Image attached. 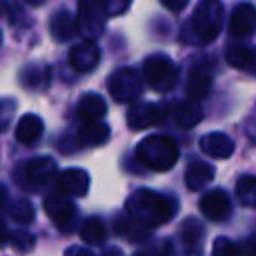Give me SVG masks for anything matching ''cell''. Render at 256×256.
Returning <instances> with one entry per match:
<instances>
[{
  "instance_id": "obj_13",
  "label": "cell",
  "mask_w": 256,
  "mask_h": 256,
  "mask_svg": "<svg viewBox=\"0 0 256 256\" xmlns=\"http://www.w3.org/2000/svg\"><path fill=\"white\" fill-rule=\"evenodd\" d=\"M210 86H212V74L210 70L204 66V64H196L190 74H188V80H186V94L192 102H198L202 98L208 96L210 92Z\"/></svg>"
},
{
  "instance_id": "obj_6",
  "label": "cell",
  "mask_w": 256,
  "mask_h": 256,
  "mask_svg": "<svg viewBox=\"0 0 256 256\" xmlns=\"http://www.w3.org/2000/svg\"><path fill=\"white\" fill-rule=\"evenodd\" d=\"M44 212L48 214V218L58 226V230L62 232H72L74 230V222H76V206L72 204V200L68 196H64L62 192H52L46 200H44Z\"/></svg>"
},
{
  "instance_id": "obj_21",
  "label": "cell",
  "mask_w": 256,
  "mask_h": 256,
  "mask_svg": "<svg viewBox=\"0 0 256 256\" xmlns=\"http://www.w3.org/2000/svg\"><path fill=\"white\" fill-rule=\"evenodd\" d=\"M80 236H82V240H84L86 244H90V246H100V244H104V240H106V226H104L102 218H98V216L86 218V220L82 222V226H80Z\"/></svg>"
},
{
  "instance_id": "obj_33",
  "label": "cell",
  "mask_w": 256,
  "mask_h": 256,
  "mask_svg": "<svg viewBox=\"0 0 256 256\" xmlns=\"http://www.w3.org/2000/svg\"><path fill=\"white\" fill-rule=\"evenodd\" d=\"M64 256H94L90 250L86 248H80V246H70L64 250Z\"/></svg>"
},
{
  "instance_id": "obj_40",
  "label": "cell",
  "mask_w": 256,
  "mask_h": 256,
  "mask_svg": "<svg viewBox=\"0 0 256 256\" xmlns=\"http://www.w3.org/2000/svg\"><path fill=\"white\" fill-rule=\"evenodd\" d=\"M250 252H252V256H256V244H252V248H250Z\"/></svg>"
},
{
  "instance_id": "obj_29",
  "label": "cell",
  "mask_w": 256,
  "mask_h": 256,
  "mask_svg": "<svg viewBox=\"0 0 256 256\" xmlns=\"http://www.w3.org/2000/svg\"><path fill=\"white\" fill-rule=\"evenodd\" d=\"M16 112V102L12 98H0V132H4L14 118Z\"/></svg>"
},
{
  "instance_id": "obj_5",
  "label": "cell",
  "mask_w": 256,
  "mask_h": 256,
  "mask_svg": "<svg viewBox=\"0 0 256 256\" xmlns=\"http://www.w3.org/2000/svg\"><path fill=\"white\" fill-rule=\"evenodd\" d=\"M142 90H144L142 78L132 68H118L108 78V92L118 104H128L138 100Z\"/></svg>"
},
{
  "instance_id": "obj_9",
  "label": "cell",
  "mask_w": 256,
  "mask_h": 256,
  "mask_svg": "<svg viewBox=\"0 0 256 256\" xmlns=\"http://www.w3.org/2000/svg\"><path fill=\"white\" fill-rule=\"evenodd\" d=\"M254 28H256V8L248 2L238 4L230 16V24H228L230 36L236 40H244L254 32Z\"/></svg>"
},
{
  "instance_id": "obj_3",
  "label": "cell",
  "mask_w": 256,
  "mask_h": 256,
  "mask_svg": "<svg viewBox=\"0 0 256 256\" xmlns=\"http://www.w3.org/2000/svg\"><path fill=\"white\" fill-rule=\"evenodd\" d=\"M180 156L178 144L166 134H150L136 146V158L154 172L170 170Z\"/></svg>"
},
{
  "instance_id": "obj_24",
  "label": "cell",
  "mask_w": 256,
  "mask_h": 256,
  "mask_svg": "<svg viewBox=\"0 0 256 256\" xmlns=\"http://www.w3.org/2000/svg\"><path fill=\"white\" fill-rule=\"evenodd\" d=\"M236 198L246 208H256V176H242L236 182Z\"/></svg>"
},
{
  "instance_id": "obj_4",
  "label": "cell",
  "mask_w": 256,
  "mask_h": 256,
  "mask_svg": "<svg viewBox=\"0 0 256 256\" xmlns=\"http://www.w3.org/2000/svg\"><path fill=\"white\" fill-rule=\"evenodd\" d=\"M142 72H144V80L146 84L156 90V92H168L174 88L176 80H178V68L176 64L164 56V54H152L144 60L142 64Z\"/></svg>"
},
{
  "instance_id": "obj_2",
  "label": "cell",
  "mask_w": 256,
  "mask_h": 256,
  "mask_svg": "<svg viewBox=\"0 0 256 256\" xmlns=\"http://www.w3.org/2000/svg\"><path fill=\"white\" fill-rule=\"evenodd\" d=\"M222 28V4L216 0L200 2L182 30V40L188 44H208Z\"/></svg>"
},
{
  "instance_id": "obj_31",
  "label": "cell",
  "mask_w": 256,
  "mask_h": 256,
  "mask_svg": "<svg viewBox=\"0 0 256 256\" xmlns=\"http://www.w3.org/2000/svg\"><path fill=\"white\" fill-rule=\"evenodd\" d=\"M98 6H100V10L104 12V16L108 18V16H118V14H122L124 10H128L130 2H118V4H114V2H98Z\"/></svg>"
},
{
  "instance_id": "obj_1",
  "label": "cell",
  "mask_w": 256,
  "mask_h": 256,
  "mask_svg": "<svg viewBox=\"0 0 256 256\" xmlns=\"http://www.w3.org/2000/svg\"><path fill=\"white\" fill-rule=\"evenodd\" d=\"M126 214L140 228H158L174 218L176 202L152 190H136L126 200Z\"/></svg>"
},
{
  "instance_id": "obj_17",
  "label": "cell",
  "mask_w": 256,
  "mask_h": 256,
  "mask_svg": "<svg viewBox=\"0 0 256 256\" xmlns=\"http://www.w3.org/2000/svg\"><path fill=\"white\" fill-rule=\"evenodd\" d=\"M44 132V122L40 116L36 114H24L20 116V120L16 122V128H14V138L20 142V144H34L40 140Z\"/></svg>"
},
{
  "instance_id": "obj_34",
  "label": "cell",
  "mask_w": 256,
  "mask_h": 256,
  "mask_svg": "<svg viewBox=\"0 0 256 256\" xmlns=\"http://www.w3.org/2000/svg\"><path fill=\"white\" fill-rule=\"evenodd\" d=\"M246 132H248L250 138L256 142V108L252 110V116H250V120H248V128H246Z\"/></svg>"
},
{
  "instance_id": "obj_20",
  "label": "cell",
  "mask_w": 256,
  "mask_h": 256,
  "mask_svg": "<svg viewBox=\"0 0 256 256\" xmlns=\"http://www.w3.org/2000/svg\"><path fill=\"white\" fill-rule=\"evenodd\" d=\"M212 178H214V168H212L208 162H202V160L190 162L188 168H186V176H184L188 190H200V188H204Z\"/></svg>"
},
{
  "instance_id": "obj_16",
  "label": "cell",
  "mask_w": 256,
  "mask_h": 256,
  "mask_svg": "<svg viewBox=\"0 0 256 256\" xmlns=\"http://www.w3.org/2000/svg\"><path fill=\"white\" fill-rule=\"evenodd\" d=\"M200 150L210 156V158H218V160H224V158H230L232 152H234V142L222 134V132H210L206 136L200 138Z\"/></svg>"
},
{
  "instance_id": "obj_18",
  "label": "cell",
  "mask_w": 256,
  "mask_h": 256,
  "mask_svg": "<svg viewBox=\"0 0 256 256\" xmlns=\"http://www.w3.org/2000/svg\"><path fill=\"white\" fill-rule=\"evenodd\" d=\"M76 32H78L76 20L66 8L56 10L50 16V34H52V38L56 42H68Z\"/></svg>"
},
{
  "instance_id": "obj_36",
  "label": "cell",
  "mask_w": 256,
  "mask_h": 256,
  "mask_svg": "<svg viewBox=\"0 0 256 256\" xmlns=\"http://www.w3.org/2000/svg\"><path fill=\"white\" fill-rule=\"evenodd\" d=\"M102 256H124V252H122L120 248L112 246V248H106V250L102 252Z\"/></svg>"
},
{
  "instance_id": "obj_38",
  "label": "cell",
  "mask_w": 256,
  "mask_h": 256,
  "mask_svg": "<svg viewBox=\"0 0 256 256\" xmlns=\"http://www.w3.org/2000/svg\"><path fill=\"white\" fill-rule=\"evenodd\" d=\"M4 12H6V6H4V4H0V16H4Z\"/></svg>"
},
{
  "instance_id": "obj_11",
  "label": "cell",
  "mask_w": 256,
  "mask_h": 256,
  "mask_svg": "<svg viewBox=\"0 0 256 256\" xmlns=\"http://www.w3.org/2000/svg\"><path fill=\"white\" fill-rule=\"evenodd\" d=\"M58 192L64 196H86L90 188V176L82 168H66L56 178Z\"/></svg>"
},
{
  "instance_id": "obj_19",
  "label": "cell",
  "mask_w": 256,
  "mask_h": 256,
  "mask_svg": "<svg viewBox=\"0 0 256 256\" xmlns=\"http://www.w3.org/2000/svg\"><path fill=\"white\" fill-rule=\"evenodd\" d=\"M110 138V128L104 122H92V124H84L78 132V144L84 148H94V146H102L104 142H108Z\"/></svg>"
},
{
  "instance_id": "obj_12",
  "label": "cell",
  "mask_w": 256,
  "mask_h": 256,
  "mask_svg": "<svg viewBox=\"0 0 256 256\" xmlns=\"http://www.w3.org/2000/svg\"><path fill=\"white\" fill-rule=\"evenodd\" d=\"M200 212L208 220H224L230 214V198L222 190H210L200 198Z\"/></svg>"
},
{
  "instance_id": "obj_14",
  "label": "cell",
  "mask_w": 256,
  "mask_h": 256,
  "mask_svg": "<svg viewBox=\"0 0 256 256\" xmlns=\"http://www.w3.org/2000/svg\"><path fill=\"white\" fill-rule=\"evenodd\" d=\"M56 174H58V166L50 156H36L26 164V178L32 184L44 186L54 178H58Z\"/></svg>"
},
{
  "instance_id": "obj_10",
  "label": "cell",
  "mask_w": 256,
  "mask_h": 256,
  "mask_svg": "<svg viewBox=\"0 0 256 256\" xmlns=\"http://www.w3.org/2000/svg\"><path fill=\"white\" fill-rule=\"evenodd\" d=\"M68 62L70 66L80 72V74H86V72H92L98 62H100V48L94 44V42H80V44H74L68 52Z\"/></svg>"
},
{
  "instance_id": "obj_26",
  "label": "cell",
  "mask_w": 256,
  "mask_h": 256,
  "mask_svg": "<svg viewBox=\"0 0 256 256\" xmlns=\"http://www.w3.org/2000/svg\"><path fill=\"white\" fill-rule=\"evenodd\" d=\"M46 76H50V70L40 66H26L20 72V82L26 88H40L42 84H46Z\"/></svg>"
},
{
  "instance_id": "obj_22",
  "label": "cell",
  "mask_w": 256,
  "mask_h": 256,
  "mask_svg": "<svg viewBox=\"0 0 256 256\" xmlns=\"http://www.w3.org/2000/svg\"><path fill=\"white\" fill-rule=\"evenodd\" d=\"M226 62L236 70H248L256 62V52L248 46L236 44V46L226 48Z\"/></svg>"
},
{
  "instance_id": "obj_39",
  "label": "cell",
  "mask_w": 256,
  "mask_h": 256,
  "mask_svg": "<svg viewBox=\"0 0 256 256\" xmlns=\"http://www.w3.org/2000/svg\"><path fill=\"white\" fill-rule=\"evenodd\" d=\"M134 256H150V254H148V252H136Z\"/></svg>"
},
{
  "instance_id": "obj_25",
  "label": "cell",
  "mask_w": 256,
  "mask_h": 256,
  "mask_svg": "<svg viewBox=\"0 0 256 256\" xmlns=\"http://www.w3.org/2000/svg\"><path fill=\"white\" fill-rule=\"evenodd\" d=\"M204 236V228L196 218H188L182 224V242L186 248H196Z\"/></svg>"
},
{
  "instance_id": "obj_23",
  "label": "cell",
  "mask_w": 256,
  "mask_h": 256,
  "mask_svg": "<svg viewBox=\"0 0 256 256\" xmlns=\"http://www.w3.org/2000/svg\"><path fill=\"white\" fill-rule=\"evenodd\" d=\"M202 120V110L196 102L188 100V102H180L174 110V122L180 128H192Z\"/></svg>"
},
{
  "instance_id": "obj_41",
  "label": "cell",
  "mask_w": 256,
  "mask_h": 256,
  "mask_svg": "<svg viewBox=\"0 0 256 256\" xmlns=\"http://www.w3.org/2000/svg\"><path fill=\"white\" fill-rule=\"evenodd\" d=\"M0 44H2V34H0Z\"/></svg>"
},
{
  "instance_id": "obj_27",
  "label": "cell",
  "mask_w": 256,
  "mask_h": 256,
  "mask_svg": "<svg viewBox=\"0 0 256 256\" xmlns=\"http://www.w3.org/2000/svg\"><path fill=\"white\" fill-rule=\"evenodd\" d=\"M8 214H10V218H12L14 222H18V224H28V222L34 220V208H32V204H30L26 198L14 200L12 206L8 208Z\"/></svg>"
},
{
  "instance_id": "obj_28",
  "label": "cell",
  "mask_w": 256,
  "mask_h": 256,
  "mask_svg": "<svg viewBox=\"0 0 256 256\" xmlns=\"http://www.w3.org/2000/svg\"><path fill=\"white\" fill-rule=\"evenodd\" d=\"M10 244L14 246V250L26 254L34 246V236L30 232H26V230H16V232L10 234Z\"/></svg>"
},
{
  "instance_id": "obj_32",
  "label": "cell",
  "mask_w": 256,
  "mask_h": 256,
  "mask_svg": "<svg viewBox=\"0 0 256 256\" xmlns=\"http://www.w3.org/2000/svg\"><path fill=\"white\" fill-rule=\"evenodd\" d=\"M186 0H178V2H172V0H162V6L164 8H168V10H172V12H180V10H184L186 8Z\"/></svg>"
},
{
  "instance_id": "obj_37",
  "label": "cell",
  "mask_w": 256,
  "mask_h": 256,
  "mask_svg": "<svg viewBox=\"0 0 256 256\" xmlns=\"http://www.w3.org/2000/svg\"><path fill=\"white\" fill-rule=\"evenodd\" d=\"M6 198H8V190H6V186H4V184H0V208L4 206Z\"/></svg>"
},
{
  "instance_id": "obj_7",
  "label": "cell",
  "mask_w": 256,
  "mask_h": 256,
  "mask_svg": "<svg viewBox=\"0 0 256 256\" xmlns=\"http://www.w3.org/2000/svg\"><path fill=\"white\" fill-rule=\"evenodd\" d=\"M104 26H106V16L98 4H90V2L78 4L76 28L84 38V42H94L96 38H100L104 32Z\"/></svg>"
},
{
  "instance_id": "obj_30",
  "label": "cell",
  "mask_w": 256,
  "mask_h": 256,
  "mask_svg": "<svg viewBox=\"0 0 256 256\" xmlns=\"http://www.w3.org/2000/svg\"><path fill=\"white\" fill-rule=\"evenodd\" d=\"M212 256H242L240 248L232 244L228 238H216L212 246Z\"/></svg>"
},
{
  "instance_id": "obj_8",
  "label": "cell",
  "mask_w": 256,
  "mask_h": 256,
  "mask_svg": "<svg viewBox=\"0 0 256 256\" xmlns=\"http://www.w3.org/2000/svg\"><path fill=\"white\" fill-rule=\"evenodd\" d=\"M166 118V112L162 106L158 104H152V102H140V104H134L130 110H128V126L132 130H144V128H150V126H158L162 124Z\"/></svg>"
},
{
  "instance_id": "obj_35",
  "label": "cell",
  "mask_w": 256,
  "mask_h": 256,
  "mask_svg": "<svg viewBox=\"0 0 256 256\" xmlns=\"http://www.w3.org/2000/svg\"><path fill=\"white\" fill-rule=\"evenodd\" d=\"M8 240H10L8 228H6V224H4V222H2V218H0V246H4Z\"/></svg>"
},
{
  "instance_id": "obj_15",
  "label": "cell",
  "mask_w": 256,
  "mask_h": 256,
  "mask_svg": "<svg viewBox=\"0 0 256 256\" xmlns=\"http://www.w3.org/2000/svg\"><path fill=\"white\" fill-rule=\"evenodd\" d=\"M106 110H108L106 100H104L100 94H96V92H86L84 96H80L78 106H76L78 118H80L84 124L100 122V118L106 114Z\"/></svg>"
}]
</instances>
